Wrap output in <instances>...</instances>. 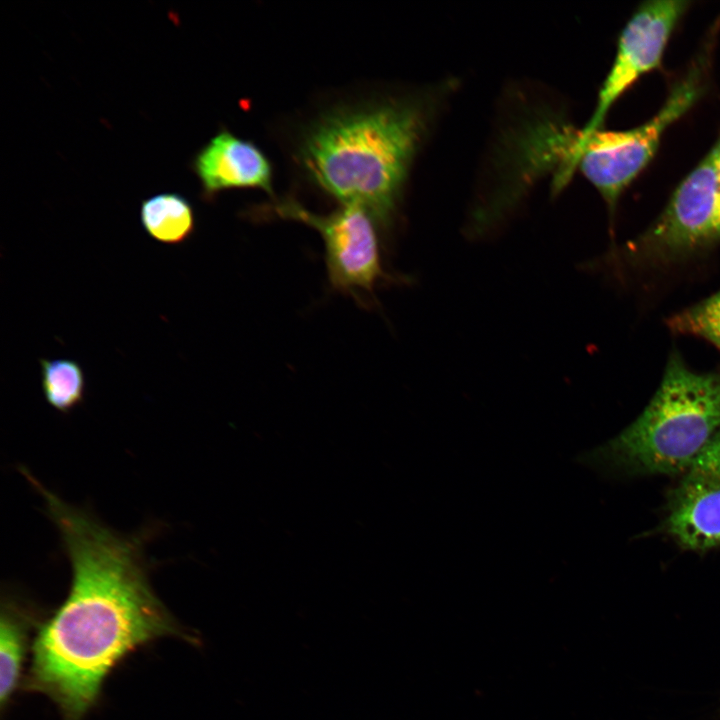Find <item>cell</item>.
<instances>
[{
	"label": "cell",
	"mask_w": 720,
	"mask_h": 720,
	"mask_svg": "<svg viewBox=\"0 0 720 720\" xmlns=\"http://www.w3.org/2000/svg\"><path fill=\"white\" fill-rule=\"evenodd\" d=\"M72 568L62 605L39 625L25 688L81 720L129 653L164 636L186 638L149 583L141 545L70 506L33 476Z\"/></svg>",
	"instance_id": "cell-1"
},
{
	"label": "cell",
	"mask_w": 720,
	"mask_h": 720,
	"mask_svg": "<svg viewBox=\"0 0 720 720\" xmlns=\"http://www.w3.org/2000/svg\"><path fill=\"white\" fill-rule=\"evenodd\" d=\"M416 103L390 101L328 114L307 133L300 160L344 206L389 225L425 128Z\"/></svg>",
	"instance_id": "cell-2"
},
{
	"label": "cell",
	"mask_w": 720,
	"mask_h": 720,
	"mask_svg": "<svg viewBox=\"0 0 720 720\" xmlns=\"http://www.w3.org/2000/svg\"><path fill=\"white\" fill-rule=\"evenodd\" d=\"M720 431V374L698 373L673 353L640 416L586 463L631 475H679Z\"/></svg>",
	"instance_id": "cell-3"
},
{
	"label": "cell",
	"mask_w": 720,
	"mask_h": 720,
	"mask_svg": "<svg viewBox=\"0 0 720 720\" xmlns=\"http://www.w3.org/2000/svg\"><path fill=\"white\" fill-rule=\"evenodd\" d=\"M696 68L671 92L658 113L646 123L628 130H575L544 124L534 128L528 156L530 162L555 165L559 180L578 170L602 195L612 210L631 181L653 158L664 131L682 116L702 91Z\"/></svg>",
	"instance_id": "cell-4"
},
{
	"label": "cell",
	"mask_w": 720,
	"mask_h": 720,
	"mask_svg": "<svg viewBox=\"0 0 720 720\" xmlns=\"http://www.w3.org/2000/svg\"><path fill=\"white\" fill-rule=\"evenodd\" d=\"M720 240V157L710 151L684 178L656 221L629 247L653 263L688 256Z\"/></svg>",
	"instance_id": "cell-5"
},
{
	"label": "cell",
	"mask_w": 720,
	"mask_h": 720,
	"mask_svg": "<svg viewBox=\"0 0 720 720\" xmlns=\"http://www.w3.org/2000/svg\"><path fill=\"white\" fill-rule=\"evenodd\" d=\"M279 217L316 229L326 248L328 276L334 288L356 293L371 292L385 273L381 267L375 221L362 208L344 206L328 215L315 214L294 199L273 206Z\"/></svg>",
	"instance_id": "cell-6"
},
{
	"label": "cell",
	"mask_w": 720,
	"mask_h": 720,
	"mask_svg": "<svg viewBox=\"0 0 720 720\" xmlns=\"http://www.w3.org/2000/svg\"><path fill=\"white\" fill-rule=\"evenodd\" d=\"M678 476L661 532L689 551L720 546V431Z\"/></svg>",
	"instance_id": "cell-7"
},
{
	"label": "cell",
	"mask_w": 720,
	"mask_h": 720,
	"mask_svg": "<svg viewBox=\"0 0 720 720\" xmlns=\"http://www.w3.org/2000/svg\"><path fill=\"white\" fill-rule=\"evenodd\" d=\"M688 5L684 0H654L634 12L620 34L614 62L601 86L593 115L583 129H598L613 103L639 77L659 65Z\"/></svg>",
	"instance_id": "cell-8"
},
{
	"label": "cell",
	"mask_w": 720,
	"mask_h": 720,
	"mask_svg": "<svg viewBox=\"0 0 720 720\" xmlns=\"http://www.w3.org/2000/svg\"><path fill=\"white\" fill-rule=\"evenodd\" d=\"M192 168L206 199L230 188H259L272 192V167L268 158L253 143L226 129L200 149Z\"/></svg>",
	"instance_id": "cell-9"
},
{
	"label": "cell",
	"mask_w": 720,
	"mask_h": 720,
	"mask_svg": "<svg viewBox=\"0 0 720 720\" xmlns=\"http://www.w3.org/2000/svg\"><path fill=\"white\" fill-rule=\"evenodd\" d=\"M33 614L14 599L3 600L0 621V704L4 708L20 679Z\"/></svg>",
	"instance_id": "cell-10"
},
{
	"label": "cell",
	"mask_w": 720,
	"mask_h": 720,
	"mask_svg": "<svg viewBox=\"0 0 720 720\" xmlns=\"http://www.w3.org/2000/svg\"><path fill=\"white\" fill-rule=\"evenodd\" d=\"M145 232L164 244H179L191 236L195 217L191 204L177 193H160L145 199L140 207Z\"/></svg>",
	"instance_id": "cell-11"
},
{
	"label": "cell",
	"mask_w": 720,
	"mask_h": 720,
	"mask_svg": "<svg viewBox=\"0 0 720 720\" xmlns=\"http://www.w3.org/2000/svg\"><path fill=\"white\" fill-rule=\"evenodd\" d=\"M41 385L46 401L62 413H68L84 399L85 373L81 365L68 358H40Z\"/></svg>",
	"instance_id": "cell-12"
},
{
	"label": "cell",
	"mask_w": 720,
	"mask_h": 720,
	"mask_svg": "<svg viewBox=\"0 0 720 720\" xmlns=\"http://www.w3.org/2000/svg\"><path fill=\"white\" fill-rule=\"evenodd\" d=\"M679 334L701 337L720 350V291L668 320Z\"/></svg>",
	"instance_id": "cell-13"
}]
</instances>
